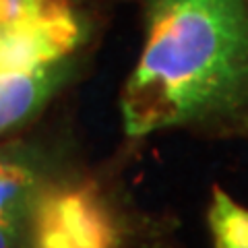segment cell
Wrapping results in <instances>:
<instances>
[{"instance_id": "obj_3", "label": "cell", "mask_w": 248, "mask_h": 248, "mask_svg": "<svg viewBox=\"0 0 248 248\" xmlns=\"http://www.w3.org/2000/svg\"><path fill=\"white\" fill-rule=\"evenodd\" d=\"M42 170L25 151L0 149V248H31Z\"/></svg>"}, {"instance_id": "obj_5", "label": "cell", "mask_w": 248, "mask_h": 248, "mask_svg": "<svg viewBox=\"0 0 248 248\" xmlns=\"http://www.w3.org/2000/svg\"><path fill=\"white\" fill-rule=\"evenodd\" d=\"M209 228L215 248H248V211L221 188H213Z\"/></svg>"}, {"instance_id": "obj_4", "label": "cell", "mask_w": 248, "mask_h": 248, "mask_svg": "<svg viewBox=\"0 0 248 248\" xmlns=\"http://www.w3.org/2000/svg\"><path fill=\"white\" fill-rule=\"evenodd\" d=\"M71 71L73 64L68 58H62L29 71L0 73V135L40 112Z\"/></svg>"}, {"instance_id": "obj_2", "label": "cell", "mask_w": 248, "mask_h": 248, "mask_svg": "<svg viewBox=\"0 0 248 248\" xmlns=\"http://www.w3.org/2000/svg\"><path fill=\"white\" fill-rule=\"evenodd\" d=\"M31 248H116L114 219L95 186H44L33 213Z\"/></svg>"}, {"instance_id": "obj_1", "label": "cell", "mask_w": 248, "mask_h": 248, "mask_svg": "<svg viewBox=\"0 0 248 248\" xmlns=\"http://www.w3.org/2000/svg\"><path fill=\"white\" fill-rule=\"evenodd\" d=\"M143 21L120 99L128 137L248 120V0H143Z\"/></svg>"}]
</instances>
